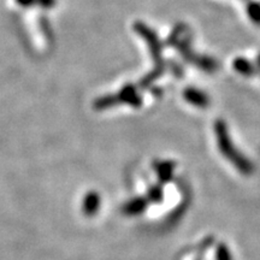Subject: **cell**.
Instances as JSON below:
<instances>
[{
	"label": "cell",
	"instance_id": "1",
	"mask_svg": "<svg viewBox=\"0 0 260 260\" xmlns=\"http://www.w3.org/2000/svg\"><path fill=\"white\" fill-rule=\"evenodd\" d=\"M217 260H232L229 249L224 245H220L217 249Z\"/></svg>",
	"mask_w": 260,
	"mask_h": 260
}]
</instances>
